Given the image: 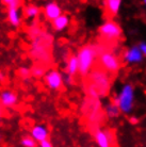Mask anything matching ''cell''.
Returning <instances> with one entry per match:
<instances>
[{
  "label": "cell",
  "instance_id": "obj_18",
  "mask_svg": "<svg viewBox=\"0 0 146 147\" xmlns=\"http://www.w3.org/2000/svg\"><path fill=\"white\" fill-rule=\"evenodd\" d=\"M48 64L42 62L34 63L32 66L30 67V73H31V77L35 78V79H41L45 76V74L48 70Z\"/></svg>",
  "mask_w": 146,
  "mask_h": 147
},
{
  "label": "cell",
  "instance_id": "obj_1",
  "mask_svg": "<svg viewBox=\"0 0 146 147\" xmlns=\"http://www.w3.org/2000/svg\"><path fill=\"white\" fill-rule=\"evenodd\" d=\"M53 37L50 33L43 31L40 36L31 40L30 55L34 61L48 64L51 61Z\"/></svg>",
  "mask_w": 146,
  "mask_h": 147
},
{
  "label": "cell",
  "instance_id": "obj_26",
  "mask_svg": "<svg viewBox=\"0 0 146 147\" xmlns=\"http://www.w3.org/2000/svg\"><path fill=\"white\" fill-rule=\"evenodd\" d=\"M138 46H139L140 50H141V52H142L143 57H144V58H146V43H144V42H141Z\"/></svg>",
  "mask_w": 146,
  "mask_h": 147
},
{
  "label": "cell",
  "instance_id": "obj_3",
  "mask_svg": "<svg viewBox=\"0 0 146 147\" xmlns=\"http://www.w3.org/2000/svg\"><path fill=\"white\" fill-rule=\"evenodd\" d=\"M87 83L95 90L99 97H105L111 88L110 75L102 68L96 66L87 76Z\"/></svg>",
  "mask_w": 146,
  "mask_h": 147
},
{
  "label": "cell",
  "instance_id": "obj_2",
  "mask_svg": "<svg viewBox=\"0 0 146 147\" xmlns=\"http://www.w3.org/2000/svg\"><path fill=\"white\" fill-rule=\"evenodd\" d=\"M77 60L79 65L78 74L82 77H87L89 73L95 67V63L98 57V51L96 44H87L78 50Z\"/></svg>",
  "mask_w": 146,
  "mask_h": 147
},
{
  "label": "cell",
  "instance_id": "obj_27",
  "mask_svg": "<svg viewBox=\"0 0 146 147\" xmlns=\"http://www.w3.org/2000/svg\"><path fill=\"white\" fill-rule=\"evenodd\" d=\"M5 114H7V112H5V109H4V108L0 105V123H1V121H2V118L5 116Z\"/></svg>",
  "mask_w": 146,
  "mask_h": 147
},
{
  "label": "cell",
  "instance_id": "obj_9",
  "mask_svg": "<svg viewBox=\"0 0 146 147\" xmlns=\"http://www.w3.org/2000/svg\"><path fill=\"white\" fill-rule=\"evenodd\" d=\"M93 136L98 147H112L113 145V136L109 130L97 127L93 129Z\"/></svg>",
  "mask_w": 146,
  "mask_h": 147
},
{
  "label": "cell",
  "instance_id": "obj_16",
  "mask_svg": "<svg viewBox=\"0 0 146 147\" xmlns=\"http://www.w3.org/2000/svg\"><path fill=\"white\" fill-rule=\"evenodd\" d=\"M65 70H66V75L72 78H75V76L78 74V71H79V65H78L77 57L75 55H70L66 59Z\"/></svg>",
  "mask_w": 146,
  "mask_h": 147
},
{
  "label": "cell",
  "instance_id": "obj_4",
  "mask_svg": "<svg viewBox=\"0 0 146 147\" xmlns=\"http://www.w3.org/2000/svg\"><path fill=\"white\" fill-rule=\"evenodd\" d=\"M82 113L88 119L89 125L93 129L100 127V123L103 121V111L101 110L100 100L88 97L82 105Z\"/></svg>",
  "mask_w": 146,
  "mask_h": 147
},
{
  "label": "cell",
  "instance_id": "obj_8",
  "mask_svg": "<svg viewBox=\"0 0 146 147\" xmlns=\"http://www.w3.org/2000/svg\"><path fill=\"white\" fill-rule=\"evenodd\" d=\"M43 78L46 86L51 91H59L64 85L63 75L58 69H48Z\"/></svg>",
  "mask_w": 146,
  "mask_h": 147
},
{
  "label": "cell",
  "instance_id": "obj_13",
  "mask_svg": "<svg viewBox=\"0 0 146 147\" xmlns=\"http://www.w3.org/2000/svg\"><path fill=\"white\" fill-rule=\"evenodd\" d=\"M43 11H44L45 18L49 20V22H52L55 20L57 17H59L62 13V9L60 7V4L55 1H50L44 5L43 7Z\"/></svg>",
  "mask_w": 146,
  "mask_h": 147
},
{
  "label": "cell",
  "instance_id": "obj_7",
  "mask_svg": "<svg viewBox=\"0 0 146 147\" xmlns=\"http://www.w3.org/2000/svg\"><path fill=\"white\" fill-rule=\"evenodd\" d=\"M98 34L103 42L116 43L123 36V30L121 26L116 22H114L113 19H107L99 27Z\"/></svg>",
  "mask_w": 146,
  "mask_h": 147
},
{
  "label": "cell",
  "instance_id": "obj_20",
  "mask_svg": "<svg viewBox=\"0 0 146 147\" xmlns=\"http://www.w3.org/2000/svg\"><path fill=\"white\" fill-rule=\"evenodd\" d=\"M102 111H103V114H106V116L109 118H116L121 114V111H120L118 107H117L116 103L114 102V101L107 103L105 109Z\"/></svg>",
  "mask_w": 146,
  "mask_h": 147
},
{
  "label": "cell",
  "instance_id": "obj_12",
  "mask_svg": "<svg viewBox=\"0 0 146 147\" xmlns=\"http://www.w3.org/2000/svg\"><path fill=\"white\" fill-rule=\"evenodd\" d=\"M122 7V0H103V13L108 19H113Z\"/></svg>",
  "mask_w": 146,
  "mask_h": 147
},
{
  "label": "cell",
  "instance_id": "obj_22",
  "mask_svg": "<svg viewBox=\"0 0 146 147\" xmlns=\"http://www.w3.org/2000/svg\"><path fill=\"white\" fill-rule=\"evenodd\" d=\"M37 142L31 136H25L20 140V145L22 147H37Z\"/></svg>",
  "mask_w": 146,
  "mask_h": 147
},
{
  "label": "cell",
  "instance_id": "obj_19",
  "mask_svg": "<svg viewBox=\"0 0 146 147\" xmlns=\"http://www.w3.org/2000/svg\"><path fill=\"white\" fill-rule=\"evenodd\" d=\"M41 13V7L37 4L29 3L26 4L22 10V16H25V18L34 20Z\"/></svg>",
  "mask_w": 146,
  "mask_h": 147
},
{
  "label": "cell",
  "instance_id": "obj_11",
  "mask_svg": "<svg viewBox=\"0 0 146 147\" xmlns=\"http://www.w3.org/2000/svg\"><path fill=\"white\" fill-rule=\"evenodd\" d=\"M19 102L18 95L11 90H3L0 93V105L4 109L16 107Z\"/></svg>",
  "mask_w": 146,
  "mask_h": 147
},
{
  "label": "cell",
  "instance_id": "obj_14",
  "mask_svg": "<svg viewBox=\"0 0 146 147\" xmlns=\"http://www.w3.org/2000/svg\"><path fill=\"white\" fill-rule=\"evenodd\" d=\"M30 136H32L37 143H40L42 141H45L48 139V136H49V130H48V128L45 125L37 124V125H34L31 128Z\"/></svg>",
  "mask_w": 146,
  "mask_h": 147
},
{
  "label": "cell",
  "instance_id": "obj_25",
  "mask_svg": "<svg viewBox=\"0 0 146 147\" xmlns=\"http://www.w3.org/2000/svg\"><path fill=\"white\" fill-rule=\"evenodd\" d=\"M37 145H39V147H53V145H52V143L49 141V139H47V140H45V141H42V142H40Z\"/></svg>",
  "mask_w": 146,
  "mask_h": 147
},
{
  "label": "cell",
  "instance_id": "obj_6",
  "mask_svg": "<svg viewBox=\"0 0 146 147\" xmlns=\"http://www.w3.org/2000/svg\"><path fill=\"white\" fill-rule=\"evenodd\" d=\"M97 60H98V63L100 65V68H102L109 75H116L121 70V59L117 57L115 52L110 50L107 45L98 53Z\"/></svg>",
  "mask_w": 146,
  "mask_h": 147
},
{
  "label": "cell",
  "instance_id": "obj_21",
  "mask_svg": "<svg viewBox=\"0 0 146 147\" xmlns=\"http://www.w3.org/2000/svg\"><path fill=\"white\" fill-rule=\"evenodd\" d=\"M43 31H44L43 28H42L39 24L31 25V26L29 27V29H28V37H29L31 40H35L36 37H39L41 34H42Z\"/></svg>",
  "mask_w": 146,
  "mask_h": 147
},
{
  "label": "cell",
  "instance_id": "obj_5",
  "mask_svg": "<svg viewBox=\"0 0 146 147\" xmlns=\"http://www.w3.org/2000/svg\"><path fill=\"white\" fill-rule=\"evenodd\" d=\"M135 88L131 83H125L118 91L117 95L114 98V102L116 103L121 113L130 114L135 107Z\"/></svg>",
  "mask_w": 146,
  "mask_h": 147
},
{
  "label": "cell",
  "instance_id": "obj_23",
  "mask_svg": "<svg viewBox=\"0 0 146 147\" xmlns=\"http://www.w3.org/2000/svg\"><path fill=\"white\" fill-rule=\"evenodd\" d=\"M1 3L5 5L7 9H19L22 7V0H0Z\"/></svg>",
  "mask_w": 146,
  "mask_h": 147
},
{
  "label": "cell",
  "instance_id": "obj_10",
  "mask_svg": "<svg viewBox=\"0 0 146 147\" xmlns=\"http://www.w3.org/2000/svg\"><path fill=\"white\" fill-rule=\"evenodd\" d=\"M143 59H144V57H143L138 45H133L131 47H129L124 52V55H123V60L129 65L140 64L143 62Z\"/></svg>",
  "mask_w": 146,
  "mask_h": 147
},
{
  "label": "cell",
  "instance_id": "obj_24",
  "mask_svg": "<svg viewBox=\"0 0 146 147\" xmlns=\"http://www.w3.org/2000/svg\"><path fill=\"white\" fill-rule=\"evenodd\" d=\"M17 76L22 80H28L31 77V73H30V68L27 66H20L17 69Z\"/></svg>",
  "mask_w": 146,
  "mask_h": 147
},
{
  "label": "cell",
  "instance_id": "obj_17",
  "mask_svg": "<svg viewBox=\"0 0 146 147\" xmlns=\"http://www.w3.org/2000/svg\"><path fill=\"white\" fill-rule=\"evenodd\" d=\"M70 25V17L65 14H61L59 17L51 22V26L52 29L55 30V32H62L68 27Z\"/></svg>",
  "mask_w": 146,
  "mask_h": 147
},
{
  "label": "cell",
  "instance_id": "obj_28",
  "mask_svg": "<svg viewBox=\"0 0 146 147\" xmlns=\"http://www.w3.org/2000/svg\"><path fill=\"white\" fill-rule=\"evenodd\" d=\"M143 3H144V5H145V7H146V0H143Z\"/></svg>",
  "mask_w": 146,
  "mask_h": 147
},
{
  "label": "cell",
  "instance_id": "obj_29",
  "mask_svg": "<svg viewBox=\"0 0 146 147\" xmlns=\"http://www.w3.org/2000/svg\"><path fill=\"white\" fill-rule=\"evenodd\" d=\"M1 141H2V136L0 134V143H1Z\"/></svg>",
  "mask_w": 146,
  "mask_h": 147
},
{
  "label": "cell",
  "instance_id": "obj_15",
  "mask_svg": "<svg viewBox=\"0 0 146 147\" xmlns=\"http://www.w3.org/2000/svg\"><path fill=\"white\" fill-rule=\"evenodd\" d=\"M7 18L11 27H13V28L20 27L22 19V13L20 7L19 9H7Z\"/></svg>",
  "mask_w": 146,
  "mask_h": 147
}]
</instances>
